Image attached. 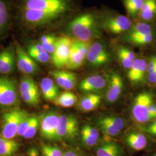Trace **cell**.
<instances>
[{"label":"cell","mask_w":156,"mask_h":156,"mask_svg":"<svg viewBox=\"0 0 156 156\" xmlns=\"http://www.w3.org/2000/svg\"><path fill=\"white\" fill-rule=\"evenodd\" d=\"M97 126L104 134L110 136H116L124 127L123 119L116 116H106L98 120Z\"/></svg>","instance_id":"cell-13"},{"label":"cell","mask_w":156,"mask_h":156,"mask_svg":"<svg viewBox=\"0 0 156 156\" xmlns=\"http://www.w3.org/2000/svg\"><path fill=\"white\" fill-rule=\"evenodd\" d=\"M79 154L76 151H68L63 154V156H77Z\"/></svg>","instance_id":"cell-43"},{"label":"cell","mask_w":156,"mask_h":156,"mask_svg":"<svg viewBox=\"0 0 156 156\" xmlns=\"http://www.w3.org/2000/svg\"><path fill=\"white\" fill-rule=\"evenodd\" d=\"M123 82L122 77L116 73L110 76L109 83L106 94V100L109 103L117 100L123 90Z\"/></svg>","instance_id":"cell-18"},{"label":"cell","mask_w":156,"mask_h":156,"mask_svg":"<svg viewBox=\"0 0 156 156\" xmlns=\"http://www.w3.org/2000/svg\"><path fill=\"white\" fill-rule=\"evenodd\" d=\"M103 26L111 33L119 34L129 31L133 26V23L127 17L117 15L106 19L104 22Z\"/></svg>","instance_id":"cell-12"},{"label":"cell","mask_w":156,"mask_h":156,"mask_svg":"<svg viewBox=\"0 0 156 156\" xmlns=\"http://www.w3.org/2000/svg\"><path fill=\"white\" fill-rule=\"evenodd\" d=\"M42 149L47 151L53 156H63V153L60 149L58 148L51 146V145H45L43 144L42 145Z\"/></svg>","instance_id":"cell-36"},{"label":"cell","mask_w":156,"mask_h":156,"mask_svg":"<svg viewBox=\"0 0 156 156\" xmlns=\"http://www.w3.org/2000/svg\"><path fill=\"white\" fill-rule=\"evenodd\" d=\"M71 32L78 40L89 42L97 36L98 30L94 16L90 13H83L75 17L69 24Z\"/></svg>","instance_id":"cell-2"},{"label":"cell","mask_w":156,"mask_h":156,"mask_svg":"<svg viewBox=\"0 0 156 156\" xmlns=\"http://www.w3.org/2000/svg\"><path fill=\"white\" fill-rule=\"evenodd\" d=\"M31 119V116L28 115L27 117L23 120L22 122L20 123L19 126L17 135H19V136H23V135L26 131L27 129L28 128V126L30 125Z\"/></svg>","instance_id":"cell-35"},{"label":"cell","mask_w":156,"mask_h":156,"mask_svg":"<svg viewBox=\"0 0 156 156\" xmlns=\"http://www.w3.org/2000/svg\"><path fill=\"white\" fill-rule=\"evenodd\" d=\"M80 133L87 134L92 137L98 140L99 138V131L98 130L94 127L90 125H85L82 127L81 129Z\"/></svg>","instance_id":"cell-34"},{"label":"cell","mask_w":156,"mask_h":156,"mask_svg":"<svg viewBox=\"0 0 156 156\" xmlns=\"http://www.w3.org/2000/svg\"><path fill=\"white\" fill-rule=\"evenodd\" d=\"M42 154L44 156H52L49 152H48L47 151H45V150L42 149Z\"/></svg>","instance_id":"cell-44"},{"label":"cell","mask_w":156,"mask_h":156,"mask_svg":"<svg viewBox=\"0 0 156 156\" xmlns=\"http://www.w3.org/2000/svg\"><path fill=\"white\" fill-rule=\"evenodd\" d=\"M152 34H154L153 30L149 24L146 23H138L129 30L127 35V39L128 40Z\"/></svg>","instance_id":"cell-25"},{"label":"cell","mask_w":156,"mask_h":156,"mask_svg":"<svg viewBox=\"0 0 156 156\" xmlns=\"http://www.w3.org/2000/svg\"><path fill=\"white\" fill-rule=\"evenodd\" d=\"M39 128V119L35 116H31V122L28 128L23 135V137L26 140H30L34 138Z\"/></svg>","instance_id":"cell-32"},{"label":"cell","mask_w":156,"mask_h":156,"mask_svg":"<svg viewBox=\"0 0 156 156\" xmlns=\"http://www.w3.org/2000/svg\"></svg>","instance_id":"cell-48"},{"label":"cell","mask_w":156,"mask_h":156,"mask_svg":"<svg viewBox=\"0 0 156 156\" xmlns=\"http://www.w3.org/2000/svg\"><path fill=\"white\" fill-rule=\"evenodd\" d=\"M57 38L53 35H45L39 39V44L48 53L53 54L56 47Z\"/></svg>","instance_id":"cell-30"},{"label":"cell","mask_w":156,"mask_h":156,"mask_svg":"<svg viewBox=\"0 0 156 156\" xmlns=\"http://www.w3.org/2000/svg\"><path fill=\"white\" fill-rule=\"evenodd\" d=\"M16 64V54L13 48L9 47L0 52V73L8 75L13 73Z\"/></svg>","instance_id":"cell-15"},{"label":"cell","mask_w":156,"mask_h":156,"mask_svg":"<svg viewBox=\"0 0 156 156\" xmlns=\"http://www.w3.org/2000/svg\"><path fill=\"white\" fill-rule=\"evenodd\" d=\"M86 58V57L81 54L74 41H73L68 61L66 66L67 68L69 69H78L82 66Z\"/></svg>","instance_id":"cell-24"},{"label":"cell","mask_w":156,"mask_h":156,"mask_svg":"<svg viewBox=\"0 0 156 156\" xmlns=\"http://www.w3.org/2000/svg\"><path fill=\"white\" fill-rule=\"evenodd\" d=\"M19 103L17 83L13 79L0 76V108H11Z\"/></svg>","instance_id":"cell-4"},{"label":"cell","mask_w":156,"mask_h":156,"mask_svg":"<svg viewBox=\"0 0 156 156\" xmlns=\"http://www.w3.org/2000/svg\"><path fill=\"white\" fill-rule=\"evenodd\" d=\"M156 71V57H151L149 62L147 63V75L153 73Z\"/></svg>","instance_id":"cell-41"},{"label":"cell","mask_w":156,"mask_h":156,"mask_svg":"<svg viewBox=\"0 0 156 156\" xmlns=\"http://www.w3.org/2000/svg\"><path fill=\"white\" fill-rule=\"evenodd\" d=\"M73 41L67 36H62L57 38L55 49L52 54V62L58 69L66 67Z\"/></svg>","instance_id":"cell-8"},{"label":"cell","mask_w":156,"mask_h":156,"mask_svg":"<svg viewBox=\"0 0 156 156\" xmlns=\"http://www.w3.org/2000/svg\"><path fill=\"white\" fill-rule=\"evenodd\" d=\"M152 95L149 92H142L135 97L132 108L134 120L140 123H145L151 119L149 110L153 104Z\"/></svg>","instance_id":"cell-5"},{"label":"cell","mask_w":156,"mask_h":156,"mask_svg":"<svg viewBox=\"0 0 156 156\" xmlns=\"http://www.w3.org/2000/svg\"><path fill=\"white\" fill-rule=\"evenodd\" d=\"M156 15V0H144L138 15L145 21H150Z\"/></svg>","instance_id":"cell-26"},{"label":"cell","mask_w":156,"mask_h":156,"mask_svg":"<svg viewBox=\"0 0 156 156\" xmlns=\"http://www.w3.org/2000/svg\"><path fill=\"white\" fill-rule=\"evenodd\" d=\"M28 156H39V152L35 147H31L27 151Z\"/></svg>","instance_id":"cell-42"},{"label":"cell","mask_w":156,"mask_h":156,"mask_svg":"<svg viewBox=\"0 0 156 156\" xmlns=\"http://www.w3.org/2000/svg\"><path fill=\"white\" fill-rule=\"evenodd\" d=\"M117 55L118 59L119 60V61L120 62L121 64L122 65V66L124 68L129 69L131 68V67L132 66L134 61L131 60V59L128 58V57H127L126 56H123V55H122L120 54L117 53Z\"/></svg>","instance_id":"cell-39"},{"label":"cell","mask_w":156,"mask_h":156,"mask_svg":"<svg viewBox=\"0 0 156 156\" xmlns=\"http://www.w3.org/2000/svg\"><path fill=\"white\" fill-rule=\"evenodd\" d=\"M86 59L93 67H100L110 60V56L105 46L100 42L90 45L86 55Z\"/></svg>","instance_id":"cell-11"},{"label":"cell","mask_w":156,"mask_h":156,"mask_svg":"<svg viewBox=\"0 0 156 156\" xmlns=\"http://www.w3.org/2000/svg\"><path fill=\"white\" fill-rule=\"evenodd\" d=\"M156 156V154H154V156Z\"/></svg>","instance_id":"cell-46"},{"label":"cell","mask_w":156,"mask_h":156,"mask_svg":"<svg viewBox=\"0 0 156 156\" xmlns=\"http://www.w3.org/2000/svg\"><path fill=\"white\" fill-rule=\"evenodd\" d=\"M15 54L17 66L23 73L31 76L38 72L39 66L37 62L18 44L16 45Z\"/></svg>","instance_id":"cell-9"},{"label":"cell","mask_w":156,"mask_h":156,"mask_svg":"<svg viewBox=\"0 0 156 156\" xmlns=\"http://www.w3.org/2000/svg\"><path fill=\"white\" fill-rule=\"evenodd\" d=\"M120 154L119 147L113 142L101 145L96 151L97 156H120Z\"/></svg>","instance_id":"cell-29"},{"label":"cell","mask_w":156,"mask_h":156,"mask_svg":"<svg viewBox=\"0 0 156 156\" xmlns=\"http://www.w3.org/2000/svg\"><path fill=\"white\" fill-rule=\"evenodd\" d=\"M13 6L12 0H0V34L5 30L9 24Z\"/></svg>","instance_id":"cell-20"},{"label":"cell","mask_w":156,"mask_h":156,"mask_svg":"<svg viewBox=\"0 0 156 156\" xmlns=\"http://www.w3.org/2000/svg\"><path fill=\"white\" fill-rule=\"evenodd\" d=\"M15 9L56 13L62 16L71 8L70 0H15Z\"/></svg>","instance_id":"cell-1"},{"label":"cell","mask_w":156,"mask_h":156,"mask_svg":"<svg viewBox=\"0 0 156 156\" xmlns=\"http://www.w3.org/2000/svg\"><path fill=\"white\" fill-rule=\"evenodd\" d=\"M106 85V79L101 75H93L84 79L79 84L83 92L97 91L103 89Z\"/></svg>","instance_id":"cell-17"},{"label":"cell","mask_w":156,"mask_h":156,"mask_svg":"<svg viewBox=\"0 0 156 156\" xmlns=\"http://www.w3.org/2000/svg\"><path fill=\"white\" fill-rule=\"evenodd\" d=\"M151 123L144 128L145 131L156 138V118Z\"/></svg>","instance_id":"cell-40"},{"label":"cell","mask_w":156,"mask_h":156,"mask_svg":"<svg viewBox=\"0 0 156 156\" xmlns=\"http://www.w3.org/2000/svg\"><path fill=\"white\" fill-rule=\"evenodd\" d=\"M19 93L23 101L28 105L37 106L40 102V93L38 86L33 79L28 75L21 78Z\"/></svg>","instance_id":"cell-6"},{"label":"cell","mask_w":156,"mask_h":156,"mask_svg":"<svg viewBox=\"0 0 156 156\" xmlns=\"http://www.w3.org/2000/svg\"><path fill=\"white\" fill-rule=\"evenodd\" d=\"M78 120L75 117L72 115H60L57 140H73L78 135Z\"/></svg>","instance_id":"cell-10"},{"label":"cell","mask_w":156,"mask_h":156,"mask_svg":"<svg viewBox=\"0 0 156 156\" xmlns=\"http://www.w3.org/2000/svg\"><path fill=\"white\" fill-rule=\"evenodd\" d=\"M81 134V140L82 143L86 146H93L98 142V140L87 134Z\"/></svg>","instance_id":"cell-37"},{"label":"cell","mask_w":156,"mask_h":156,"mask_svg":"<svg viewBox=\"0 0 156 156\" xmlns=\"http://www.w3.org/2000/svg\"><path fill=\"white\" fill-rule=\"evenodd\" d=\"M144 0H124V4L129 16L138 15Z\"/></svg>","instance_id":"cell-31"},{"label":"cell","mask_w":156,"mask_h":156,"mask_svg":"<svg viewBox=\"0 0 156 156\" xmlns=\"http://www.w3.org/2000/svg\"><path fill=\"white\" fill-rule=\"evenodd\" d=\"M27 53L36 62L45 64L50 60V54L39 44H31L28 46Z\"/></svg>","instance_id":"cell-21"},{"label":"cell","mask_w":156,"mask_h":156,"mask_svg":"<svg viewBox=\"0 0 156 156\" xmlns=\"http://www.w3.org/2000/svg\"><path fill=\"white\" fill-rule=\"evenodd\" d=\"M20 144L13 139H8L0 134V156H13L19 151Z\"/></svg>","instance_id":"cell-23"},{"label":"cell","mask_w":156,"mask_h":156,"mask_svg":"<svg viewBox=\"0 0 156 156\" xmlns=\"http://www.w3.org/2000/svg\"><path fill=\"white\" fill-rule=\"evenodd\" d=\"M126 143L128 146L135 151L144 149L147 141L144 134L140 133H131L126 137Z\"/></svg>","instance_id":"cell-22"},{"label":"cell","mask_w":156,"mask_h":156,"mask_svg":"<svg viewBox=\"0 0 156 156\" xmlns=\"http://www.w3.org/2000/svg\"><path fill=\"white\" fill-rule=\"evenodd\" d=\"M78 101L76 95L71 91H64L58 95L54 101L56 105L63 108H70L73 106Z\"/></svg>","instance_id":"cell-28"},{"label":"cell","mask_w":156,"mask_h":156,"mask_svg":"<svg viewBox=\"0 0 156 156\" xmlns=\"http://www.w3.org/2000/svg\"><path fill=\"white\" fill-rule=\"evenodd\" d=\"M79 156V155H78V156Z\"/></svg>","instance_id":"cell-47"},{"label":"cell","mask_w":156,"mask_h":156,"mask_svg":"<svg viewBox=\"0 0 156 156\" xmlns=\"http://www.w3.org/2000/svg\"><path fill=\"white\" fill-rule=\"evenodd\" d=\"M156 118V108L154 109V111L153 112L151 116V119H155Z\"/></svg>","instance_id":"cell-45"},{"label":"cell","mask_w":156,"mask_h":156,"mask_svg":"<svg viewBox=\"0 0 156 156\" xmlns=\"http://www.w3.org/2000/svg\"><path fill=\"white\" fill-rule=\"evenodd\" d=\"M101 96L96 94H89L83 97L80 102V108L83 111H91L100 105Z\"/></svg>","instance_id":"cell-27"},{"label":"cell","mask_w":156,"mask_h":156,"mask_svg":"<svg viewBox=\"0 0 156 156\" xmlns=\"http://www.w3.org/2000/svg\"><path fill=\"white\" fill-rule=\"evenodd\" d=\"M117 53L126 56L133 61H134L135 59V56L134 51L129 50L126 47H120V48H119L117 50Z\"/></svg>","instance_id":"cell-38"},{"label":"cell","mask_w":156,"mask_h":156,"mask_svg":"<svg viewBox=\"0 0 156 156\" xmlns=\"http://www.w3.org/2000/svg\"><path fill=\"white\" fill-rule=\"evenodd\" d=\"M147 62L143 58H135L128 69V78L134 83H139L144 79L147 73Z\"/></svg>","instance_id":"cell-16"},{"label":"cell","mask_w":156,"mask_h":156,"mask_svg":"<svg viewBox=\"0 0 156 156\" xmlns=\"http://www.w3.org/2000/svg\"><path fill=\"white\" fill-rule=\"evenodd\" d=\"M40 87L46 100L54 101L59 95L58 86L50 78H43L41 80Z\"/></svg>","instance_id":"cell-19"},{"label":"cell","mask_w":156,"mask_h":156,"mask_svg":"<svg viewBox=\"0 0 156 156\" xmlns=\"http://www.w3.org/2000/svg\"><path fill=\"white\" fill-rule=\"evenodd\" d=\"M50 74L56 84L64 89H73L77 83V76L75 73L58 69L51 71Z\"/></svg>","instance_id":"cell-14"},{"label":"cell","mask_w":156,"mask_h":156,"mask_svg":"<svg viewBox=\"0 0 156 156\" xmlns=\"http://www.w3.org/2000/svg\"><path fill=\"white\" fill-rule=\"evenodd\" d=\"M154 39V34L141 36L136 38L128 39V41L136 45H147L152 42Z\"/></svg>","instance_id":"cell-33"},{"label":"cell","mask_w":156,"mask_h":156,"mask_svg":"<svg viewBox=\"0 0 156 156\" xmlns=\"http://www.w3.org/2000/svg\"><path fill=\"white\" fill-rule=\"evenodd\" d=\"M60 116L55 112H49L39 118L40 133L44 138L50 140H57Z\"/></svg>","instance_id":"cell-7"},{"label":"cell","mask_w":156,"mask_h":156,"mask_svg":"<svg viewBox=\"0 0 156 156\" xmlns=\"http://www.w3.org/2000/svg\"><path fill=\"white\" fill-rule=\"evenodd\" d=\"M28 113L21 109H13L3 113L1 135L8 139H13L17 134L19 126Z\"/></svg>","instance_id":"cell-3"}]
</instances>
